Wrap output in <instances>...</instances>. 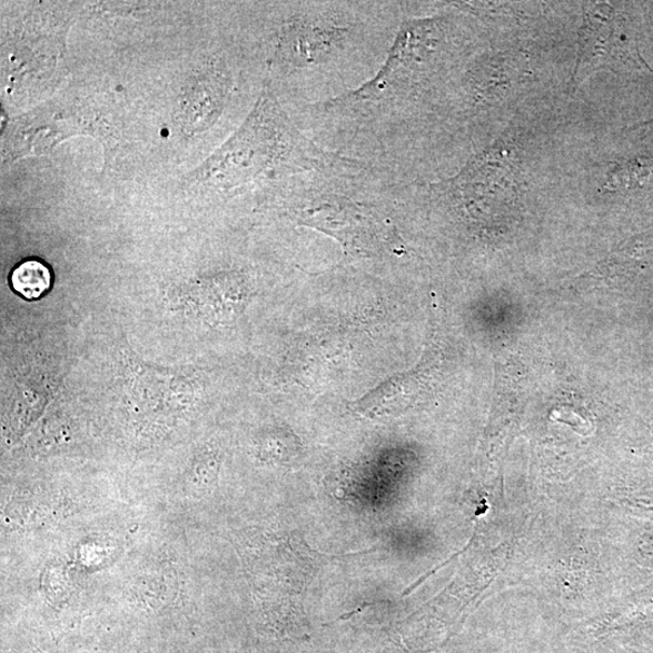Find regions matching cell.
I'll list each match as a JSON object with an SVG mask.
<instances>
[{
  "label": "cell",
  "mask_w": 653,
  "mask_h": 653,
  "mask_svg": "<svg viewBox=\"0 0 653 653\" xmlns=\"http://www.w3.org/2000/svg\"><path fill=\"white\" fill-rule=\"evenodd\" d=\"M270 68L295 109L358 89L379 71L396 39L403 3H285Z\"/></svg>",
  "instance_id": "1"
},
{
  "label": "cell",
  "mask_w": 653,
  "mask_h": 653,
  "mask_svg": "<svg viewBox=\"0 0 653 653\" xmlns=\"http://www.w3.org/2000/svg\"><path fill=\"white\" fill-rule=\"evenodd\" d=\"M632 59L630 39L619 8L611 3L583 6L578 55L573 78L575 90L600 69H620Z\"/></svg>",
  "instance_id": "2"
},
{
  "label": "cell",
  "mask_w": 653,
  "mask_h": 653,
  "mask_svg": "<svg viewBox=\"0 0 653 653\" xmlns=\"http://www.w3.org/2000/svg\"><path fill=\"white\" fill-rule=\"evenodd\" d=\"M431 375L422 363L415 369L397 375L354 403L356 414L368 419L396 418L413 409L428 394Z\"/></svg>",
  "instance_id": "3"
},
{
  "label": "cell",
  "mask_w": 653,
  "mask_h": 653,
  "mask_svg": "<svg viewBox=\"0 0 653 653\" xmlns=\"http://www.w3.org/2000/svg\"><path fill=\"white\" fill-rule=\"evenodd\" d=\"M11 285L27 299L44 296L51 286V271L37 259L22 261L11 273Z\"/></svg>",
  "instance_id": "4"
}]
</instances>
